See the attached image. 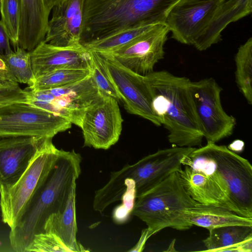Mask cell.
Returning <instances> with one entry per match:
<instances>
[{
	"label": "cell",
	"instance_id": "7402d4cb",
	"mask_svg": "<svg viewBox=\"0 0 252 252\" xmlns=\"http://www.w3.org/2000/svg\"><path fill=\"white\" fill-rule=\"evenodd\" d=\"M76 184L71 190L63 211L53 214L47 219L44 232L57 236L70 252H88L76 238Z\"/></svg>",
	"mask_w": 252,
	"mask_h": 252
},
{
	"label": "cell",
	"instance_id": "836d02e7",
	"mask_svg": "<svg viewBox=\"0 0 252 252\" xmlns=\"http://www.w3.org/2000/svg\"><path fill=\"white\" fill-rule=\"evenodd\" d=\"M244 142L240 139L234 140L227 147L229 150L236 153L242 152L244 149Z\"/></svg>",
	"mask_w": 252,
	"mask_h": 252
},
{
	"label": "cell",
	"instance_id": "1f68e13d",
	"mask_svg": "<svg viewBox=\"0 0 252 252\" xmlns=\"http://www.w3.org/2000/svg\"><path fill=\"white\" fill-rule=\"evenodd\" d=\"M18 85L12 74L7 70L0 69V87Z\"/></svg>",
	"mask_w": 252,
	"mask_h": 252
},
{
	"label": "cell",
	"instance_id": "cb8c5ba5",
	"mask_svg": "<svg viewBox=\"0 0 252 252\" xmlns=\"http://www.w3.org/2000/svg\"><path fill=\"white\" fill-rule=\"evenodd\" d=\"M237 86L249 104H252V38L238 49L234 58Z\"/></svg>",
	"mask_w": 252,
	"mask_h": 252
},
{
	"label": "cell",
	"instance_id": "2e32d148",
	"mask_svg": "<svg viewBox=\"0 0 252 252\" xmlns=\"http://www.w3.org/2000/svg\"><path fill=\"white\" fill-rule=\"evenodd\" d=\"M35 79L62 68L91 69V52L81 44L57 46L43 41L30 52Z\"/></svg>",
	"mask_w": 252,
	"mask_h": 252
},
{
	"label": "cell",
	"instance_id": "d6a6232c",
	"mask_svg": "<svg viewBox=\"0 0 252 252\" xmlns=\"http://www.w3.org/2000/svg\"><path fill=\"white\" fill-rule=\"evenodd\" d=\"M152 236L148 229H143L141 235L136 245L132 248L129 252H141L144 248L146 241Z\"/></svg>",
	"mask_w": 252,
	"mask_h": 252
},
{
	"label": "cell",
	"instance_id": "52a82bcc",
	"mask_svg": "<svg viewBox=\"0 0 252 252\" xmlns=\"http://www.w3.org/2000/svg\"><path fill=\"white\" fill-rule=\"evenodd\" d=\"M195 147L173 146L158 150L133 164L125 165L111 173L108 183L118 184L127 181L135 188L136 197L156 186L182 166L184 159Z\"/></svg>",
	"mask_w": 252,
	"mask_h": 252
},
{
	"label": "cell",
	"instance_id": "e575fe53",
	"mask_svg": "<svg viewBox=\"0 0 252 252\" xmlns=\"http://www.w3.org/2000/svg\"><path fill=\"white\" fill-rule=\"evenodd\" d=\"M62 0H45L47 6L51 11L52 8Z\"/></svg>",
	"mask_w": 252,
	"mask_h": 252
},
{
	"label": "cell",
	"instance_id": "6da1fadb",
	"mask_svg": "<svg viewBox=\"0 0 252 252\" xmlns=\"http://www.w3.org/2000/svg\"><path fill=\"white\" fill-rule=\"evenodd\" d=\"M81 161L80 154L74 150L61 149L45 181L28 203L17 225L10 229L9 239L14 251L25 252L34 236L44 232L49 217L63 211L81 173Z\"/></svg>",
	"mask_w": 252,
	"mask_h": 252
},
{
	"label": "cell",
	"instance_id": "4fadbf2b",
	"mask_svg": "<svg viewBox=\"0 0 252 252\" xmlns=\"http://www.w3.org/2000/svg\"><path fill=\"white\" fill-rule=\"evenodd\" d=\"M99 54L105 59L126 111L160 126L153 110L151 92L145 76L126 67L108 54Z\"/></svg>",
	"mask_w": 252,
	"mask_h": 252
},
{
	"label": "cell",
	"instance_id": "e0dca14e",
	"mask_svg": "<svg viewBox=\"0 0 252 252\" xmlns=\"http://www.w3.org/2000/svg\"><path fill=\"white\" fill-rule=\"evenodd\" d=\"M84 0H62L52 8L44 41L62 47L81 44Z\"/></svg>",
	"mask_w": 252,
	"mask_h": 252
},
{
	"label": "cell",
	"instance_id": "7c38bea8",
	"mask_svg": "<svg viewBox=\"0 0 252 252\" xmlns=\"http://www.w3.org/2000/svg\"><path fill=\"white\" fill-rule=\"evenodd\" d=\"M169 32L164 23L158 24L127 44L101 54H108L126 67L146 76L154 71L156 64L163 58Z\"/></svg>",
	"mask_w": 252,
	"mask_h": 252
},
{
	"label": "cell",
	"instance_id": "d6986e66",
	"mask_svg": "<svg viewBox=\"0 0 252 252\" xmlns=\"http://www.w3.org/2000/svg\"><path fill=\"white\" fill-rule=\"evenodd\" d=\"M252 0H218L212 17L193 46L203 51L221 39V32L230 23L250 14Z\"/></svg>",
	"mask_w": 252,
	"mask_h": 252
},
{
	"label": "cell",
	"instance_id": "8fae6325",
	"mask_svg": "<svg viewBox=\"0 0 252 252\" xmlns=\"http://www.w3.org/2000/svg\"><path fill=\"white\" fill-rule=\"evenodd\" d=\"M123 119L115 98L101 93L86 110L81 123L84 146L107 150L121 134Z\"/></svg>",
	"mask_w": 252,
	"mask_h": 252
},
{
	"label": "cell",
	"instance_id": "484cf974",
	"mask_svg": "<svg viewBox=\"0 0 252 252\" xmlns=\"http://www.w3.org/2000/svg\"><path fill=\"white\" fill-rule=\"evenodd\" d=\"M8 71L18 83L31 86L35 79L33 75L30 52L17 47L14 51L3 56Z\"/></svg>",
	"mask_w": 252,
	"mask_h": 252
},
{
	"label": "cell",
	"instance_id": "9a60e30c",
	"mask_svg": "<svg viewBox=\"0 0 252 252\" xmlns=\"http://www.w3.org/2000/svg\"><path fill=\"white\" fill-rule=\"evenodd\" d=\"M48 138L23 136L0 137V186L15 184Z\"/></svg>",
	"mask_w": 252,
	"mask_h": 252
},
{
	"label": "cell",
	"instance_id": "5b68a950",
	"mask_svg": "<svg viewBox=\"0 0 252 252\" xmlns=\"http://www.w3.org/2000/svg\"><path fill=\"white\" fill-rule=\"evenodd\" d=\"M61 152L47 138L26 170L13 185L0 186L1 220L10 229L19 222L28 203L42 185Z\"/></svg>",
	"mask_w": 252,
	"mask_h": 252
},
{
	"label": "cell",
	"instance_id": "83f0119b",
	"mask_svg": "<svg viewBox=\"0 0 252 252\" xmlns=\"http://www.w3.org/2000/svg\"><path fill=\"white\" fill-rule=\"evenodd\" d=\"M20 0H0L1 21L15 50L18 47Z\"/></svg>",
	"mask_w": 252,
	"mask_h": 252
},
{
	"label": "cell",
	"instance_id": "f1b7e54d",
	"mask_svg": "<svg viewBox=\"0 0 252 252\" xmlns=\"http://www.w3.org/2000/svg\"><path fill=\"white\" fill-rule=\"evenodd\" d=\"M70 252L57 236L46 232L38 233L34 236L25 250V252Z\"/></svg>",
	"mask_w": 252,
	"mask_h": 252
},
{
	"label": "cell",
	"instance_id": "ffe728a7",
	"mask_svg": "<svg viewBox=\"0 0 252 252\" xmlns=\"http://www.w3.org/2000/svg\"><path fill=\"white\" fill-rule=\"evenodd\" d=\"M18 47L28 52L44 40L51 10L45 0H20Z\"/></svg>",
	"mask_w": 252,
	"mask_h": 252
},
{
	"label": "cell",
	"instance_id": "ac0fdd59",
	"mask_svg": "<svg viewBox=\"0 0 252 252\" xmlns=\"http://www.w3.org/2000/svg\"><path fill=\"white\" fill-rule=\"evenodd\" d=\"M177 172L185 190L193 200L202 204L224 207L241 216L226 190L212 178L187 165H182Z\"/></svg>",
	"mask_w": 252,
	"mask_h": 252
},
{
	"label": "cell",
	"instance_id": "d4e9b609",
	"mask_svg": "<svg viewBox=\"0 0 252 252\" xmlns=\"http://www.w3.org/2000/svg\"><path fill=\"white\" fill-rule=\"evenodd\" d=\"M92 74L89 68H62L36 78L28 89L45 90L60 87L81 81Z\"/></svg>",
	"mask_w": 252,
	"mask_h": 252
},
{
	"label": "cell",
	"instance_id": "277c9868",
	"mask_svg": "<svg viewBox=\"0 0 252 252\" xmlns=\"http://www.w3.org/2000/svg\"><path fill=\"white\" fill-rule=\"evenodd\" d=\"M197 202L185 190L178 172L138 195L131 214L147 225L152 235L167 227L189 229L187 211Z\"/></svg>",
	"mask_w": 252,
	"mask_h": 252
},
{
	"label": "cell",
	"instance_id": "4316f807",
	"mask_svg": "<svg viewBox=\"0 0 252 252\" xmlns=\"http://www.w3.org/2000/svg\"><path fill=\"white\" fill-rule=\"evenodd\" d=\"M90 52L92 75L100 93L110 96L118 101H121L120 94L104 58L96 52L90 51Z\"/></svg>",
	"mask_w": 252,
	"mask_h": 252
},
{
	"label": "cell",
	"instance_id": "4dcf8cb0",
	"mask_svg": "<svg viewBox=\"0 0 252 252\" xmlns=\"http://www.w3.org/2000/svg\"><path fill=\"white\" fill-rule=\"evenodd\" d=\"M9 41L5 28L0 20V54L3 57L13 51L10 47Z\"/></svg>",
	"mask_w": 252,
	"mask_h": 252
},
{
	"label": "cell",
	"instance_id": "30bf717a",
	"mask_svg": "<svg viewBox=\"0 0 252 252\" xmlns=\"http://www.w3.org/2000/svg\"><path fill=\"white\" fill-rule=\"evenodd\" d=\"M215 160L229 197L243 217L252 218V166L227 146L207 142L202 147Z\"/></svg>",
	"mask_w": 252,
	"mask_h": 252
},
{
	"label": "cell",
	"instance_id": "5bb4252c",
	"mask_svg": "<svg viewBox=\"0 0 252 252\" xmlns=\"http://www.w3.org/2000/svg\"><path fill=\"white\" fill-rule=\"evenodd\" d=\"M218 0H181L168 12L164 24L171 38L189 45L194 44L211 20Z\"/></svg>",
	"mask_w": 252,
	"mask_h": 252
},
{
	"label": "cell",
	"instance_id": "d590c367",
	"mask_svg": "<svg viewBox=\"0 0 252 252\" xmlns=\"http://www.w3.org/2000/svg\"><path fill=\"white\" fill-rule=\"evenodd\" d=\"M0 69L8 71L4 62L0 59Z\"/></svg>",
	"mask_w": 252,
	"mask_h": 252
},
{
	"label": "cell",
	"instance_id": "44dd1931",
	"mask_svg": "<svg viewBox=\"0 0 252 252\" xmlns=\"http://www.w3.org/2000/svg\"><path fill=\"white\" fill-rule=\"evenodd\" d=\"M208 237L203 240L206 252L252 251V226L232 225L208 229Z\"/></svg>",
	"mask_w": 252,
	"mask_h": 252
},
{
	"label": "cell",
	"instance_id": "ba28073f",
	"mask_svg": "<svg viewBox=\"0 0 252 252\" xmlns=\"http://www.w3.org/2000/svg\"><path fill=\"white\" fill-rule=\"evenodd\" d=\"M68 120L25 102L0 107V137L39 136L52 138L71 127Z\"/></svg>",
	"mask_w": 252,
	"mask_h": 252
},
{
	"label": "cell",
	"instance_id": "8992f818",
	"mask_svg": "<svg viewBox=\"0 0 252 252\" xmlns=\"http://www.w3.org/2000/svg\"><path fill=\"white\" fill-rule=\"evenodd\" d=\"M27 103L69 121L79 127L87 109L100 96L92 75L74 83L49 90L32 91Z\"/></svg>",
	"mask_w": 252,
	"mask_h": 252
},
{
	"label": "cell",
	"instance_id": "7a4b0ae2",
	"mask_svg": "<svg viewBox=\"0 0 252 252\" xmlns=\"http://www.w3.org/2000/svg\"><path fill=\"white\" fill-rule=\"evenodd\" d=\"M151 92L153 112L168 131L173 146H201L203 138L190 88L191 81L161 70L145 76Z\"/></svg>",
	"mask_w": 252,
	"mask_h": 252
},
{
	"label": "cell",
	"instance_id": "9c48e42d",
	"mask_svg": "<svg viewBox=\"0 0 252 252\" xmlns=\"http://www.w3.org/2000/svg\"><path fill=\"white\" fill-rule=\"evenodd\" d=\"M190 88L200 128L207 141L216 143L232 135L236 120L223 109L222 88L215 80L211 77L191 81Z\"/></svg>",
	"mask_w": 252,
	"mask_h": 252
},
{
	"label": "cell",
	"instance_id": "3957f363",
	"mask_svg": "<svg viewBox=\"0 0 252 252\" xmlns=\"http://www.w3.org/2000/svg\"><path fill=\"white\" fill-rule=\"evenodd\" d=\"M181 0H84L80 43L85 46L126 29L164 23Z\"/></svg>",
	"mask_w": 252,
	"mask_h": 252
},
{
	"label": "cell",
	"instance_id": "603a6c76",
	"mask_svg": "<svg viewBox=\"0 0 252 252\" xmlns=\"http://www.w3.org/2000/svg\"><path fill=\"white\" fill-rule=\"evenodd\" d=\"M186 217L192 225L207 229L232 225L252 226V218L240 216L224 207L198 202L187 211Z\"/></svg>",
	"mask_w": 252,
	"mask_h": 252
},
{
	"label": "cell",
	"instance_id": "f546056e",
	"mask_svg": "<svg viewBox=\"0 0 252 252\" xmlns=\"http://www.w3.org/2000/svg\"><path fill=\"white\" fill-rule=\"evenodd\" d=\"M30 93L18 85L0 87V107L13 102L27 103Z\"/></svg>",
	"mask_w": 252,
	"mask_h": 252
}]
</instances>
